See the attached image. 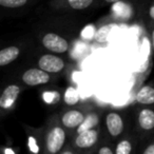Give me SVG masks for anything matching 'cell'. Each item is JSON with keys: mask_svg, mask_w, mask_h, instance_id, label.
Wrapping results in <instances>:
<instances>
[{"mask_svg": "<svg viewBox=\"0 0 154 154\" xmlns=\"http://www.w3.org/2000/svg\"><path fill=\"white\" fill-rule=\"evenodd\" d=\"M42 45L45 49L54 53H64L68 51V41L55 33H48L43 36Z\"/></svg>", "mask_w": 154, "mask_h": 154, "instance_id": "6da1fadb", "label": "cell"}, {"mask_svg": "<svg viewBox=\"0 0 154 154\" xmlns=\"http://www.w3.org/2000/svg\"><path fill=\"white\" fill-rule=\"evenodd\" d=\"M66 140V133L59 127L51 130L47 137V149L50 153L56 154L62 148Z\"/></svg>", "mask_w": 154, "mask_h": 154, "instance_id": "7a4b0ae2", "label": "cell"}, {"mask_svg": "<svg viewBox=\"0 0 154 154\" xmlns=\"http://www.w3.org/2000/svg\"><path fill=\"white\" fill-rule=\"evenodd\" d=\"M38 66L41 70L49 73H58L64 68V62L60 57L52 54H47L40 57Z\"/></svg>", "mask_w": 154, "mask_h": 154, "instance_id": "3957f363", "label": "cell"}, {"mask_svg": "<svg viewBox=\"0 0 154 154\" xmlns=\"http://www.w3.org/2000/svg\"><path fill=\"white\" fill-rule=\"evenodd\" d=\"M22 80L28 86H38L49 82L50 76L48 72L39 69H30L22 75Z\"/></svg>", "mask_w": 154, "mask_h": 154, "instance_id": "277c9868", "label": "cell"}, {"mask_svg": "<svg viewBox=\"0 0 154 154\" xmlns=\"http://www.w3.org/2000/svg\"><path fill=\"white\" fill-rule=\"evenodd\" d=\"M20 93V88L16 85L8 86L0 97V107L2 109H9L14 105Z\"/></svg>", "mask_w": 154, "mask_h": 154, "instance_id": "5b68a950", "label": "cell"}, {"mask_svg": "<svg viewBox=\"0 0 154 154\" xmlns=\"http://www.w3.org/2000/svg\"><path fill=\"white\" fill-rule=\"evenodd\" d=\"M106 124L109 133L112 136H118L124 130V122L117 113H110L106 118Z\"/></svg>", "mask_w": 154, "mask_h": 154, "instance_id": "8992f818", "label": "cell"}, {"mask_svg": "<svg viewBox=\"0 0 154 154\" xmlns=\"http://www.w3.org/2000/svg\"><path fill=\"white\" fill-rule=\"evenodd\" d=\"M85 118L86 117L82 112L76 111V110H71V111H68L63 114L61 122L66 128H78L82 124Z\"/></svg>", "mask_w": 154, "mask_h": 154, "instance_id": "52a82bcc", "label": "cell"}, {"mask_svg": "<svg viewBox=\"0 0 154 154\" xmlns=\"http://www.w3.org/2000/svg\"><path fill=\"white\" fill-rule=\"evenodd\" d=\"M98 139V133L95 130H88L82 133H79L76 137V146L79 148H90L96 143Z\"/></svg>", "mask_w": 154, "mask_h": 154, "instance_id": "ba28073f", "label": "cell"}, {"mask_svg": "<svg viewBox=\"0 0 154 154\" xmlns=\"http://www.w3.org/2000/svg\"><path fill=\"white\" fill-rule=\"evenodd\" d=\"M19 49L17 47H9L0 51V66H7L19 56Z\"/></svg>", "mask_w": 154, "mask_h": 154, "instance_id": "9c48e42d", "label": "cell"}, {"mask_svg": "<svg viewBox=\"0 0 154 154\" xmlns=\"http://www.w3.org/2000/svg\"><path fill=\"white\" fill-rule=\"evenodd\" d=\"M139 126L143 130H152L154 128V112L150 109H143L138 116Z\"/></svg>", "mask_w": 154, "mask_h": 154, "instance_id": "30bf717a", "label": "cell"}, {"mask_svg": "<svg viewBox=\"0 0 154 154\" xmlns=\"http://www.w3.org/2000/svg\"><path fill=\"white\" fill-rule=\"evenodd\" d=\"M137 103L141 105H152L154 103V88L146 86L141 88L136 94Z\"/></svg>", "mask_w": 154, "mask_h": 154, "instance_id": "8fae6325", "label": "cell"}, {"mask_svg": "<svg viewBox=\"0 0 154 154\" xmlns=\"http://www.w3.org/2000/svg\"><path fill=\"white\" fill-rule=\"evenodd\" d=\"M98 122H99V119L96 113L88 114V115L86 116V118H85V120L82 122V124L77 128V133L79 134V133H82V132H85V131L91 130V129H93L94 127L97 126Z\"/></svg>", "mask_w": 154, "mask_h": 154, "instance_id": "7c38bea8", "label": "cell"}, {"mask_svg": "<svg viewBox=\"0 0 154 154\" xmlns=\"http://www.w3.org/2000/svg\"><path fill=\"white\" fill-rule=\"evenodd\" d=\"M113 28H114V24H107V26H103L101 28H99L94 35L95 40L99 43L107 42L108 38H109V35L111 33V31L113 30Z\"/></svg>", "mask_w": 154, "mask_h": 154, "instance_id": "4fadbf2b", "label": "cell"}, {"mask_svg": "<svg viewBox=\"0 0 154 154\" xmlns=\"http://www.w3.org/2000/svg\"><path fill=\"white\" fill-rule=\"evenodd\" d=\"M63 99H64V103L69 106H73V105H76L79 100V94L77 92V90L73 87H69L68 89L66 90L63 95Z\"/></svg>", "mask_w": 154, "mask_h": 154, "instance_id": "5bb4252c", "label": "cell"}, {"mask_svg": "<svg viewBox=\"0 0 154 154\" xmlns=\"http://www.w3.org/2000/svg\"><path fill=\"white\" fill-rule=\"evenodd\" d=\"M68 5L73 10H85L93 3L94 0H66Z\"/></svg>", "mask_w": 154, "mask_h": 154, "instance_id": "9a60e30c", "label": "cell"}, {"mask_svg": "<svg viewBox=\"0 0 154 154\" xmlns=\"http://www.w3.org/2000/svg\"><path fill=\"white\" fill-rule=\"evenodd\" d=\"M26 3H28V0H0V5L1 7L10 8V9L23 7Z\"/></svg>", "mask_w": 154, "mask_h": 154, "instance_id": "2e32d148", "label": "cell"}, {"mask_svg": "<svg viewBox=\"0 0 154 154\" xmlns=\"http://www.w3.org/2000/svg\"><path fill=\"white\" fill-rule=\"evenodd\" d=\"M132 151V145L128 140H122L116 146L115 154H130Z\"/></svg>", "mask_w": 154, "mask_h": 154, "instance_id": "e0dca14e", "label": "cell"}, {"mask_svg": "<svg viewBox=\"0 0 154 154\" xmlns=\"http://www.w3.org/2000/svg\"><path fill=\"white\" fill-rule=\"evenodd\" d=\"M43 99L48 103H55L59 99V94L57 92H45L42 95Z\"/></svg>", "mask_w": 154, "mask_h": 154, "instance_id": "ac0fdd59", "label": "cell"}, {"mask_svg": "<svg viewBox=\"0 0 154 154\" xmlns=\"http://www.w3.org/2000/svg\"><path fill=\"white\" fill-rule=\"evenodd\" d=\"M95 33H96V32H95L94 28L90 26H87V28L82 31V36L84 37V38H91V37H94Z\"/></svg>", "mask_w": 154, "mask_h": 154, "instance_id": "d6986e66", "label": "cell"}, {"mask_svg": "<svg viewBox=\"0 0 154 154\" xmlns=\"http://www.w3.org/2000/svg\"><path fill=\"white\" fill-rule=\"evenodd\" d=\"M29 147H30V150L33 153H38L39 152V148L37 146L36 140H35L34 137H30L29 138Z\"/></svg>", "mask_w": 154, "mask_h": 154, "instance_id": "ffe728a7", "label": "cell"}, {"mask_svg": "<svg viewBox=\"0 0 154 154\" xmlns=\"http://www.w3.org/2000/svg\"><path fill=\"white\" fill-rule=\"evenodd\" d=\"M98 154H113V152H112V150L109 147H103L99 150Z\"/></svg>", "mask_w": 154, "mask_h": 154, "instance_id": "44dd1931", "label": "cell"}, {"mask_svg": "<svg viewBox=\"0 0 154 154\" xmlns=\"http://www.w3.org/2000/svg\"><path fill=\"white\" fill-rule=\"evenodd\" d=\"M143 154H154V143L150 145L149 147H148L147 149L145 150Z\"/></svg>", "mask_w": 154, "mask_h": 154, "instance_id": "7402d4cb", "label": "cell"}, {"mask_svg": "<svg viewBox=\"0 0 154 154\" xmlns=\"http://www.w3.org/2000/svg\"><path fill=\"white\" fill-rule=\"evenodd\" d=\"M149 15H150V17H151L152 19H154V5H152V7L150 8V10H149Z\"/></svg>", "mask_w": 154, "mask_h": 154, "instance_id": "603a6c76", "label": "cell"}, {"mask_svg": "<svg viewBox=\"0 0 154 154\" xmlns=\"http://www.w3.org/2000/svg\"><path fill=\"white\" fill-rule=\"evenodd\" d=\"M5 154H15V153H14L13 150L10 149V148H7V149L5 150Z\"/></svg>", "mask_w": 154, "mask_h": 154, "instance_id": "cb8c5ba5", "label": "cell"}, {"mask_svg": "<svg viewBox=\"0 0 154 154\" xmlns=\"http://www.w3.org/2000/svg\"><path fill=\"white\" fill-rule=\"evenodd\" d=\"M105 1L108 3H116V2H119L120 0H105Z\"/></svg>", "mask_w": 154, "mask_h": 154, "instance_id": "d4e9b609", "label": "cell"}, {"mask_svg": "<svg viewBox=\"0 0 154 154\" xmlns=\"http://www.w3.org/2000/svg\"><path fill=\"white\" fill-rule=\"evenodd\" d=\"M152 40H153V48H154V31L152 32Z\"/></svg>", "mask_w": 154, "mask_h": 154, "instance_id": "484cf974", "label": "cell"}, {"mask_svg": "<svg viewBox=\"0 0 154 154\" xmlns=\"http://www.w3.org/2000/svg\"><path fill=\"white\" fill-rule=\"evenodd\" d=\"M62 154H73L72 152H70V151H66V152H64V153H62Z\"/></svg>", "mask_w": 154, "mask_h": 154, "instance_id": "4316f807", "label": "cell"}]
</instances>
